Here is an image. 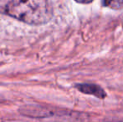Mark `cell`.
<instances>
[{"label":"cell","instance_id":"6da1fadb","mask_svg":"<svg viewBox=\"0 0 123 122\" xmlns=\"http://www.w3.org/2000/svg\"><path fill=\"white\" fill-rule=\"evenodd\" d=\"M7 15L30 25H41L52 18L48 0H8L3 8Z\"/></svg>","mask_w":123,"mask_h":122},{"label":"cell","instance_id":"7a4b0ae2","mask_svg":"<svg viewBox=\"0 0 123 122\" xmlns=\"http://www.w3.org/2000/svg\"><path fill=\"white\" fill-rule=\"evenodd\" d=\"M76 89L80 92L86 94H91L99 99H105L106 97V93L105 90L97 85L94 84H79L76 85Z\"/></svg>","mask_w":123,"mask_h":122},{"label":"cell","instance_id":"3957f363","mask_svg":"<svg viewBox=\"0 0 123 122\" xmlns=\"http://www.w3.org/2000/svg\"><path fill=\"white\" fill-rule=\"evenodd\" d=\"M104 6L118 10L123 8V0H104Z\"/></svg>","mask_w":123,"mask_h":122},{"label":"cell","instance_id":"277c9868","mask_svg":"<svg viewBox=\"0 0 123 122\" xmlns=\"http://www.w3.org/2000/svg\"><path fill=\"white\" fill-rule=\"evenodd\" d=\"M77 3H83V4H87V3H91L93 0H75Z\"/></svg>","mask_w":123,"mask_h":122}]
</instances>
